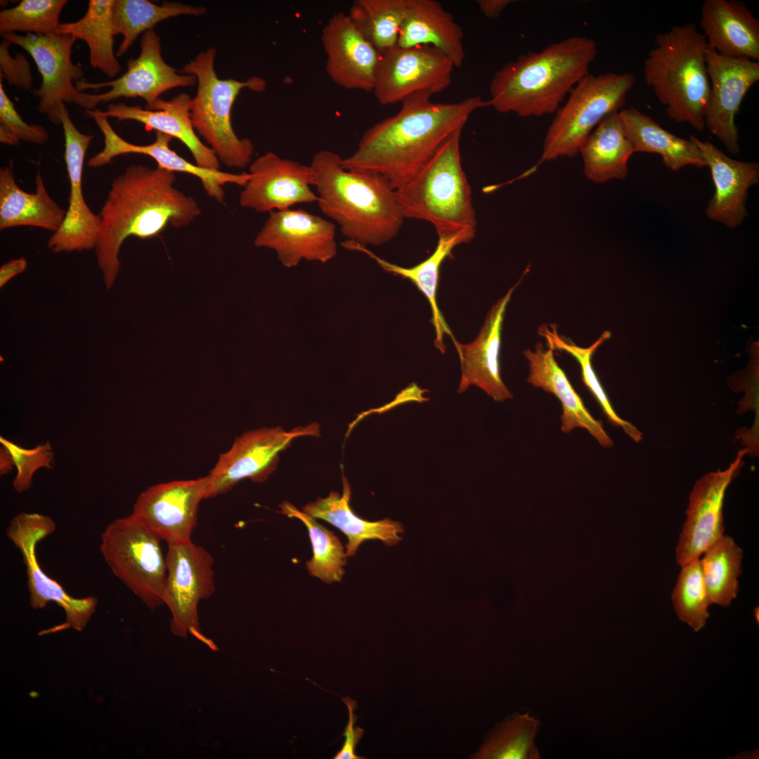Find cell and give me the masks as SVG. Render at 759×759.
Listing matches in <instances>:
<instances>
[{
	"label": "cell",
	"instance_id": "32",
	"mask_svg": "<svg viewBox=\"0 0 759 759\" xmlns=\"http://www.w3.org/2000/svg\"><path fill=\"white\" fill-rule=\"evenodd\" d=\"M586 178L596 183L628 176V162L634 153L618 112L604 119L589 134L580 147Z\"/></svg>",
	"mask_w": 759,
	"mask_h": 759
},
{
	"label": "cell",
	"instance_id": "50",
	"mask_svg": "<svg viewBox=\"0 0 759 759\" xmlns=\"http://www.w3.org/2000/svg\"><path fill=\"white\" fill-rule=\"evenodd\" d=\"M14 465L9 452L1 446L0 454V472L1 475L8 473Z\"/></svg>",
	"mask_w": 759,
	"mask_h": 759
},
{
	"label": "cell",
	"instance_id": "10",
	"mask_svg": "<svg viewBox=\"0 0 759 759\" xmlns=\"http://www.w3.org/2000/svg\"><path fill=\"white\" fill-rule=\"evenodd\" d=\"M196 82L194 75L181 74L164 60L160 37L151 29L143 34L139 56L127 61V70L121 77L104 82H76L81 92L77 105L86 111L121 97L141 98L150 110L165 91Z\"/></svg>",
	"mask_w": 759,
	"mask_h": 759
},
{
	"label": "cell",
	"instance_id": "35",
	"mask_svg": "<svg viewBox=\"0 0 759 759\" xmlns=\"http://www.w3.org/2000/svg\"><path fill=\"white\" fill-rule=\"evenodd\" d=\"M115 0H90L85 15L72 22L61 23L58 34L84 41L89 49L91 65L110 77L117 76L122 66L114 52L112 8Z\"/></svg>",
	"mask_w": 759,
	"mask_h": 759
},
{
	"label": "cell",
	"instance_id": "44",
	"mask_svg": "<svg viewBox=\"0 0 759 759\" xmlns=\"http://www.w3.org/2000/svg\"><path fill=\"white\" fill-rule=\"evenodd\" d=\"M0 443L9 452L16 467L17 474L13 486L18 493L31 488L32 476L37 469L52 467L54 456L49 443H41L31 449L22 448L2 436Z\"/></svg>",
	"mask_w": 759,
	"mask_h": 759
},
{
	"label": "cell",
	"instance_id": "37",
	"mask_svg": "<svg viewBox=\"0 0 759 759\" xmlns=\"http://www.w3.org/2000/svg\"><path fill=\"white\" fill-rule=\"evenodd\" d=\"M743 554L742 549L734 540L724 535L700 557L711 605L729 606L737 598Z\"/></svg>",
	"mask_w": 759,
	"mask_h": 759
},
{
	"label": "cell",
	"instance_id": "4",
	"mask_svg": "<svg viewBox=\"0 0 759 759\" xmlns=\"http://www.w3.org/2000/svg\"><path fill=\"white\" fill-rule=\"evenodd\" d=\"M342 160L328 150L313 156L310 166L320 209L349 240L374 246L389 242L405 219L395 190L379 174L344 169Z\"/></svg>",
	"mask_w": 759,
	"mask_h": 759
},
{
	"label": "cell",
	"instance_id": "9",
	"mask_svg": "<svg viewBox=\"0 0 759 759\" xmlns=\"http://www.w3.org/2000/svg\"><path fill=\"white\" fill-rule=\"evenodd\" d=\"M100 538V552L114 575L148 608L164 604L167 564L162 540L132 514L111 522Z\"/></svg>",
	"mask_w": 759,
	"mask_h": 759
},
{
	"label": "cell",
	"instance_id": "20",
	"mask_svg": "<svg viewBox=\"0 0 759 759\" xmlns=\"http://www.w3.org/2000/svg\"><path fill=\"white\" fill-rule=\"evenodd\" d=\"M250 177L240 193L239 203L257 212L290 209L318 201L311 189L314 174L310 165L268 152L249 166Z\"/></svg>",
	"mask_w": 759,
	"mask_h": 759
},
{
	"label": "cell",
	"instance_id": "21",
	"mask_svg": "<svg viewBox=\"0 0 759 759\" xmlns=\"http://www.w3.org/2000/svg\"><path fill=\"white\" fill-rule=\"evenodd\" d=\"M65 136L64 158L70 184L69 205L64 221L48 241L53 252H82L96 247L101 219L85 202L82 193L84 157L93 136L80 132L65 106L61 118Z\"/></svg>",
	"mask_w": 759,
	"mask_h": 759
},
{
	"label": "cell",
	"instance_id": "45",
	"mask_svg": "<svg viewBox=\"0 0 759 759\" xmlns=\"http://www.w3.org/2000/svg\"><path fill=\"white\" fill-rule=\"evenodd\" d=\"M49 138L45 128L39 124H28L18 113L5 92L0 77V142L17 145L20 141L33 144H44Z\"/></svg>",
	"mask_w": 759,
	"mask_h": 759
},
{
	"label": "cell",
	"instance_id": "49",
	"mask_svg": "<svg viewBox=\"0 0 759 759\" xmlns=\"http://www.w3.org/2000/svg\"><path fill=\"white\" fill-rule=\"evenodd\" d=\"M512 0H478L476 4L483 15L488 18H498Z\"/></svg>",
	"mask_w": 759,
	"mask_h": 759
},
{
	"label": "cell",
	"instance_id": "8",
	"mask_svg": "<svg viewBox=\"0 0 759 759\" xmlns=\"http://www.w3.org/2000/svg\"><path fill=\"white\" fill-rule=\"evenodd\" d=\"M635 82L630 72L588 74L555 112L538 164L578 154L582 143L608 115L619 112Z\"/></svg>",
	"mask_w": 759,
	"mask_h": 759
},
{
	"label": "cell",
	"instance_id": "29",
	"mask_svg": "<svg viewBox=\"0 0 759 759\" xmlns=\"http://www.w3.org/2000/svg\"><path fill=\"white\" fill-rule=\"evenodd\" d=\"M351 494L350 485L344 476L342 495L332 491L327 497L307 503L302 511L331 524L346 536L347 557L355 555L359 546L368 540H379L388 546L401 541L404 529L400 522L389 518L370 521L360 517L350 507Z\"/></svg>",
	"mask_w": 759,
	"mask_h": 759
},
{
	"label": "cell",
	"instance_id": "48",
	"mask_svg": "<svg viewBox=\"0 0 759 759\" xmlns=\"http://www.w3.org/2000/svg\"><path fill=\"white\" fill-rule=\"evenodd\" d=\"M27 268V261L24 257L12 259L0 268V287H4L9 280L22 273Z\"/></svg>",
	"mask_w": 759,
	"mask_h": 759
},
{
	"label": "cell",
	"instance_id": "36",
	"mask_svg": "<svg viewBox=\"0 0 759 759\" xmlns=\"http://www.w3.org/2000/svg\"><path fill=\"white\" fill-rule=\"evenodd\" d=\"M207 13L201 6L181 2L164 1L161 6L147 0H115L112 29L115 36L123 37L116 56L124 55L138 35L153 29L161 21L182 15L200 16Z\"/></svg>",
	"mask_w": 759,
	"mask_h": 759
},
{
	"label": "cell",
	"instance_id": "34",
	"mask_svg": "<svg viewBox=\"0 0 759 759\" xmlns=\"http://www.w3.org/2000/svg\"><path fill=\"white\" fill-rule=\"evenodd\" d=\"M171 137L161 132H156L155 141L148 145H136L123 138L115 146L118 155L136 153L148 155L154 159L157 167L173 171L183 172L197 178L206 194L219 203L225 200L223 186L235 184L243 187L250 177L249 172L232 174L219 170L206 169L192 164L170 149Z\"/></svg>",
	"mask_w": 759,
	"mask_h": 759
},
{
	"label": "cell",
	"instance_id": "41",
	"mask_svg": "<svg viewBox=\"0 0 759 759\" xmlns=\"http://www.w3.org/2000/svg\"><path fill=\"white\" fill-rule=\"evenodd\" d=\"M538 720L528 713L517 714L500 724L488 735L474 758H540L535 740Z\"/></svg>",
	"mask_w": 759,
	"mask_h": 759
},
{
	"label": "cell",
	"instance_id": "24",
	"mask_svg": "<svg viewBox=\"0 0 759 759\" xmlns=\"http://www.w3.org/2000/svg\"><path fill=\"white\" fill-rule=\"evenodd\" d=\"M689 139L696 145L711 170L715 193L706 209L707 217L729 228L739 227L748 216V190L759 181V164L734 160L708 141L695 136Z\"/></svg>",
	"mask_w": 759,
	"mask_h": 759
},
{
	"label": "cell",
	"instance_id": "5",
	"mask_svg": "<svg viewBox=\"0 0 759 759\" xmlns=\"http://www.w3.org/2000/svg\"><path fill=\"white\" fill-rule=\"evenodd\" d=\"M707 48L704 36L695 25H674L656 35L644 61L645 82L667 115L698 131L705 128L710 93Z\"/></svg>",
	"mask_w": 759,
	"mask_h": 759
},
{
	"label": "cell",
	"instance_id": "40",
	"mask_svg": "<svg viewBox=\"0 0 759 759\" xmlns=\"http://www.w3.org/2000/svg\"><path fill=\"white\" fill-rule=\"evenodd\" d=\"M538 334L546 340L550 349L553 351H565L577 360L581 368L583 382L597 400L608 420L618 427H621L635 442L642 440V432L632 424L618 416L613 408L591 363L592 357L596 350L610 338V332L604 331L592 345L588 347L578 346L573 342L562 337L557 332V326L553 324L540 325Z\"/></svg>",
	"mask_w": 759,
	"mask_h": 759
},
{
	"label": "cell",
	"instance_id": "11",
	"mask_svg": "<svg viewBox=\"0 0 759 759\" xmlns=\"http://www.w3.org/2000/svg\"><path fill=\"white\" fill-rule=\"evenodd\" d=\"M55 530L56 524L49 517L21 512L11 521L6 533L22 554L31 607L44 609L48 602H53L64 610L65 622L50 630L51 632L67 628L81 632L95 612L97 598L93 596L75 598L70 595L58 581L43 571L36 555L37 543Z\"/></svg>",
	"mask_w": 759,
	"mask_h": 759
},
{
	"label": "cell",
	"instance_id": "31",
	"mask_svg": "<svg viewBox=\"0 0 759 759\" xmlns=\"http://www.w3.org/2000/svg\"><path fill=\"white\" fill-rule=\"evenodd\" d=\"M35 186L34 193L22 190L11 168H1L0 230L33 226L55 233L60 228L66 212L48 195L40 172L36 175Z\"/></svg>",
	"mask_w": 759,
	"mask_h": 759
},
{
	"label": "cell",
	"instance_id": "7",
	"mask_svg": "<svg viewBox=\"0 0 759 759\" xmlns=\"http://www.w3.org/2000/svg\"><path fill=\"white\" fill-rule=\"evenodd\" d=\"M216 52L214 47L200 52L179 72L194 75L197 79V92L190 106L195 130L220 162L228 167L243 169L252 162L254 145L250 139L235 134L231 124V110L242 89L261 92L266 83L257 76L242 82L219 79L214 70Z\"/></svg>",
	"mask_w": 759,
	"mask_h": 759
},
{
	"label": "cell",
	"instance_id": "26",
	"mask_svg": "<svg viewBox=\"0 0 759 759\" xmlns=\"http://www.w3.org/2000/svg\"><path fill=\"white\" fill-rule=\"evenodd\" d=\"M700 26L708 46L731 58L759 60V20L736 0H705Z\"/></svg>",
	"mask_w": 759,
	"mask_h": 759
},
{
	"label": "cell",
	"instance_id": "46",
	"mask_svg": "<svg viewBox=\"0 0 759 759\" xmlns=\"http://www.w3.org/2000/svg\"><path fill=\"white\" fill-rule=\"evenodd\" d=\"M11 44L4 38L0 44V77L12 86L30 91L33 82L31 66L22 53H17L15 57L11 56Z\"/></svg>",
	"mask_w": 759,
	"mask_h": 759
},
{
	"label": "cell",
	"instance_id": "27",
	"mask_svg": "<svg viewBox=\"0 0 759 759\" xmlns=\"http://www.w3.org/2000/svg\"><path fill=\"white\" fill-rule=\"evenodd\" d=\"M553 351L550 348L545 350L540 343L536 344L534 351L527 349L524 351L529 367L528 382L554 394L559 400L562 407V432L569 433L576 428H582L587 430L602 446L611 447L613 441L606 434L602 423L595 419L585 407L564 371L557 363Z\"/></svg>",
	"mask_w": 759,
	"mask_h": 759
},
{
	"label": "cell",
	"instance_id": "15",
	"mask_svg": "<svg viewBox=\"0 0 759 759\" xmlns=\"http://www.w3.org/2000/svg\"><path fill=\"white\" fill-rule=\"evenodd\" d=\"M30 53L41 76V84L34 94L39 98L38 110L54 124H61L65 103L77 104L80 91L73 84L82 79L80 66L72 61V48L76 39L65 34L42 35L15 32L2 34Z\"/></svg>",
	"mask_w": 759,
	"mask_h": 759
},
{
	"label": "cell",
	"instance_id": "30",
	"mask_svg": "<svg viewBox=\"0 0 759 759\" xmlns=\"http://www.w3.org/2000/svg\"><path fill=\"white\" fill-rule=\"evenodd\" d=\"M475 235L469 233H460L451 235L439 237L434 252L427 259L410 268L402 267L390 263L377 256L368 249L365 245L352 240L341 243L349 250L358 251L367 254L385 271L395 275L410 280L424 294L428 299L432 311V323L436 332L434 344L442 353L446 351L443 344V333L454 339L448 325L446 323L436 301V292L439 280V271L443 261L451 255L456 246L469 242Z\"/></svg>",
	"mask_w": 759,
	"mask_h": 759
},
{
	"label": "cell",
	"instance_id": "42",
	"mask_svg": "<svg viewBox=\"0 0 759 759\" xmlns=\"http://www.w3.org/2000/svg\"><path fill=\"white\" fill-rule=\"evenodd\" d=\"M681 568L671 595L673 608L682 622L694 632H699L707 624L711 606L700 557L689 561Z\"/></svg>",
	"mask_w": 759,
	"mask_h": 759
},
{
	"label": "cell",
	"instance_id": "43",
	"mask_svg": "<svg viewBox=\"0 0 759 759\" xmlns=\"http://www.w3.org/2000/svg\"><path fill=\"white\" fill-rule=\"evenodd\" d=\"M67 3V0H22L0 12V32L58 34L59 17Z\"/></svg>",
	"mask_w": 759,
	"mask_h": 759
},
{
	"label": "cell",
	"instance_id": "22",
	"mask_svg": "<svg viewBox=\"0 0 759 759\" xmlns=\"http://www.w3.org/2000/svg\"><path fill=\"white\" fill-rule=\"evenodd\" d=\"M321 40L326 72L332 82L346 89L372 91L379 53L349 15L334 14L323 29Z\"/></svg>",
	"mask_w": 759,
	"mask_h": 759
},
{
	"label": "cell",
	"instance_id": "23",
	"mask_svg": "<svg viewBox=\"0 0 759 759\" xmlns=\"http://www.w3.org/2000/svg\"><path fill=\"white\" fill-rule=\"evenodd\" d=\"M520 281L493 305L474 340L468 344H461L455 339H453L460 361L459 394L465 391L471 385H474L495 401L513 398L512 392L501 378L499 355L506 309Z\"/></svg>",
	"mask_w": 759,
	"mask_h": 759
},
{
	"label": "cell",
	"instance_id": "2",
	"mask_svg": "<svg viewBox=\"0 0 759 759\" xmlns=\"http://www.w3.org/2000/svg\"><path fill=\"white\" fill-rule=\"evenodd\" d=\"M175 181V172L143 164L130 165L113 179L99 214L95 247L108 290L119 273V252L128 237L150 238L168 225L187 226L201 214L196 200L177 189Z\"/></svg>",
	"mask_w": 759,
	"mask_h": 759
},
{
	"label": "cell",
	"instance_id": "1",
	"mask_svg": "<svg viewBox=\"0 0 759 759\" xmlns=\"http://www.w3.org/2000/svg\"><path fill=\"white\" fill-rule=\"evenodd\" d=\"M413 94L399 111L367 129L356 150L342 158L344 169L382 176L393 190L408 181L471 115L489 106L479 96L455 103H436ZM490 107V106H489Z\"/></svg>",
	"mask_w": 759,
	"mask_h": 759
},
{
	"label": "cell",
	"instance_id": "18",
	"mask_svg": "<svg viewBox=\"0 0 759 759\" xmlns=\"http://www.w3.org/2000/svg\"><path fill=\"white\" fill-rule=\"evenodd\" d=\"M710 93L704 124L732 155L740 152L735 117L749 89L759 80V62L723 56L708 46Z\"/></svg>",
	"mask_w": 759,
	"mask_h": 759
},
{
	"label": "cell",
	"instance_id": "19",
	"mask_svg": "<svg viewBox=\"0 0 759 759\" xmlns=\"http://www.w3.org/2000/svg\"><path fill=\"white\" fill-rule=\"evenodd\" d=\"M207 484L206 476L152 486L139 495L131 514L167 545L191 540Z\"/></svg>",
	"mask_w": 759,
	"mask_h": 759
},
{
	"label": "cell",
	"instance_id": "33",
	"mask_svg": "<svg viewBox=\"0 0 759 759\" xmlns=\"http://www.w3.org/2000/svg\"><path fill=\"white\" fill-rule=\"evenodd\" d=\"M625 134L634 153H650L661 156L672 171L692 165L706 167L696 145L664 129L658 122L635 108L618 112Z\"/></svg>",
	"mask_w": 759,
	"mask_h": 759
},
{
	"label": "cell",
	"instance_id": "12",
	"mask_svg": "<svg viewBox=\"0 0 759 759\" xmlns=\"http://www.w3.org/2000/svg\"><path fill=\"white\" fill-rule=\"evenodd\" d=\"M319 424L312 422L286 431L280 427H261L237 437L207 475L205 498L224 494L249 479L264 482L275 470L280 453L301 436H319Z\"/></svg>",
	"mask_w": 759,
	"mask_h": 759
},
{
	"label": "cell",
	"instance_id": "6",
	"mask_svg": "<svg viewBox=\"0 0 759 759\" xmlns=\"http://www.w3.org/2000/svg\"><path fill=\"white\" fill-rule=\"evenodd\" d=\"M455 131L430 159L395 190L403 216L427 221L438 236L475 235L476 212L472 189L462 169L460 137Z\"/></svg>",
	"mask_w": 759,
	"mask_h": 759
},
{
	"label": "cell",
	"instance_id": "39",
	"mask_svg": "<svg viewBox=\"0 0 759 759\" xmlns=\"http://www.w3.org/2000/svg\"><path fill=\"white\" fill-rule=\"evenodd\" d=\"M279 507L281 514L300 520L308 530L313 550L306 562L309 574L326 583L341 581L348 557L339 538L290 502L285 501Z\"/></svg>",
	"mask_w": 759,
	"mask_h": 759
},
{
	"label": "cell",
	"instance_id": "25",
	"mask_svg": "<svg viewBox=\"0 0 759 759\" xmlns=\"http://www.w3.org/2000/svg\"><path fill=\"white\" fill-rule=\"evenodd\" d=\"M191 100L188 93H183L169 100L159 98L150 110L122 103L108 104L106 111L95 110L105 117L136 121L148 130L154 129L179 139L190 150L197 166L219 170L220 161L215 153L195 133L190 118Z\"/></svg>",
	"mask_w": 759,
	"mask_h": 759
},
{
	"label": "cell",
	"instance_id": "28",
	"mask_svg": "<svg viewBox=\"0 0 759 759\" xmlns=\"http://www.w3.org/2000/svg\"><path fill=\"white\" fill-rule=\"evenodd\" d=\"M396 46L433 47L457 67L465 60L461 27L439 2L434 0H408Z\"/></svg>",
	"mask_w": 759,
	"mask_h": 759
},
{
	"label": "cell",
	"instance_id": "14",
	"mask_svg": "<svg viewBox=\"0 0 759 759\" xmlns=\"http://www.w3.org/2000/svg\"><path fill=\"white\" fill-rule=\"evenodd\" d=\"M454 67L433 47L396 46L379 54L372 92L383 105L401 103L419 93L432 96L450 84Z\"/></svg>",
	"mask_w": 759,
	"mask_h": 759
},
{
	"label": "cell",
	"instance_id": "13",
	"mask_svg": "<svg viewBox=\"0 0 759 759\" xmlns=\"http://www.w3.org/2000/svg\"><path fill=\"white\" fill-rule=\"evenodd\" d=\"M166 564L164 602L171 612V632L184 638L190 634L212 648L201 633L197 616L200 601L215 591L211 554L192 540L168 545Z\"/></svg>",
	"mask_w": 759,
	"mask_h": 759
},
{
	"label": "cell",
	"instance_id": "47",
	"mask_svg": "<svg viewBox=\"0 0 759 759\" xmlns=\"http://www.w3.org/2000/svg\"><path fill=\"white\" fill-rule=\"evenodd\" d=\"M342 701L346 705L349 711V720L344 727L343 736L344 741L341 748L332 757V759H363L356 753V748L361 739L363 737L364 730L358 726L355 727L357 716L354 711L357 708L356 700L349 696L342 698Z\"/></svg>",
	"mask_w": 759,
	"mask_h": 759
},
{
	"label": "cell",
	"instance_id": "38",
	"mask_svg": "<svg viewBox=\"0 0 759 759\" xmlns=\"http://www.w3.org/2000/svg\"><path fill=\"white\" fill-rule=\"evenodd\" d=\"M408 0H356L348 15L380 54L397 45Z\"/></svg>",
	"mask_w": 759,
	"mask_h": 759
},
{
	"label": "cell",
	"instance_id": "3",
	"mask_svg": "<svg viewBox=\"0 0 759 759\" xmlns=\"http://www.w3.org/2000/svg\"><path fill=\"white\" fill-rule=\"evenodd\" d=\"M597 53L592 39L573 36L538 52L520 55L495 72L489 86V106L499 113L521 117L555 113L589 74Z\"/></svg>",
	"mask_w": 759,
	"mask_h": 759
},
{
	"label": "cell",
	"instance_id": "17",
	"mask_svg": "<svg viewBox=\"0 0 759 759\" xmlns=\"http://www.w3.org/2000/svg\"><path fill=\"white\" fill-rule=\"evenodd\" d=\"M254 245L273 249L287 268L297 266L302 259L326 263L337 254L335 225L301 209L273 211Z\"/></svg>",
	"mask_w": 759,
	"mask_h": 759
},
{
	"label": "cell",
	"instance_id": "16",
	"mask_svg": "<svg viewBox=\"0 0 759 759\" xmlns=\"http://www.w3.org/2000/svg\"><path fill=\"white\" fill-rule=\"evenodd\" d=\"M746 453L747 449L739 450L727 468L709 472L695 483L675 549L676 562L680 566L700 557L724 536L726 491L742 467Z\"/></svg>",
	"mask_w": 759,
	"mask_h": 759
}]
</instances>
